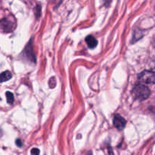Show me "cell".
<instances>
[{
	"label": "cell",
	"instance_id": "cell-9",
	"mask_svg": "<svg viewBox=\"0 0 155 155\" xmlns=\"http://www.w3.org/2000/svg\"><path fill=\"white\" fill-rule=\"evenodd\" d=\"M21 141H20V139H18V140L16 141V144H17V145H18L19 147L21 146Z\"/></svg>",
	"mask_w": 155,
	"mask_h": 155
},
{
	"label": "cell",
	"instance_id": "cell-5",
	"mask_svg": "<svg viewBox=\"0 0 155 155\" xmlns=\"http://www.w3.org/2000/svg\"><path fill=\"white\" fill-rule=\"evenodd\" d=\"M86 42L87 43L88 46L90 48H94L98 44V41L96 40V39L93 36H88L86 38Z\"/></svg>",
	"mask_w": 155,
	"mask_h": 155
},
{
	"label": "cell",
	"instance_id": "cell-6",
	"mask_svg": "<svg viewBox=\"0 0 155 155\" xmlns=\"http://www.w3.org/2000/svg\"><path fill=\"white\" fill-rule=\"evenodd\" d=\"M12 77V74L10 71H7L5 72H3L2 74H0V83H2V82L8 81V80H10Z\"/></svg>",
	"mask_w": 155,
	"mask_h": 155
},
{
	"label": "cell",
	"instance_id": "cell-4",
	"mask_svg": "<svg viewBox=\"0 0 155 155\" xmlns=\"http://www.w3.org/2000/svg\"><path fill=\"white\" fill-rule=\"evenodd\" d=\"M14 24L10 20L4 18L0 21V30L3 32H10L13 30Z\"/></svg>",
	"mask_w": 155,
	"mask_h": 155
},
{
	"label": "cell",
	"instance_id": "cell-7",
	"mask_svg": "<svg viewBox=\"0 0 155 155\" xmlns=\"http://www.w3.org/2000/svg\"><path fill=\"white\" fill-rule=\"evenodd\" d=\"M6 98H7V101L9 104H12L14 101V95L11 92H6Z\"/></svg>",
	"mask_w": 155,
	"mask_h": 155
},
{
	"label": "cell",
	"instance_id": "cell-1",
	"mask_svg": "<svg viewBox=\"0 0 155 155\" xmlns=\"http://www.w3.org/2000/svg\"><path fill=\"white\" fill-rule=\"evenodd\" d=\"M150 94H151V92H150L149 89L144 85H136L132 90L133 96L134 97L135 99L139 100V101H144V100L148 98Z\"/></svg>",
	"mask_w": 155,
	"mask_h": 155
},
{
	"label": "cell",
	"instance_id": "cell-2",
	"mask_svg": "<svg viewBox=\"0 0 155 155\" xmlns=\"http://www.w3.org/2000/svg\"><path fill=\"white\" fill-rule=\"evenodd\" d=\"M139 80L145 84H154L155 72L151 71H145L139 75Z\"/></svg>",
	"mask_w": 155,
	"mask_h": 155
},
{
	"label": "cell",
	"instance_id": "cell-3",
	"mask_svg": "<svg viewBox=\"0 0 155 155\" xmlns=\"http://www.w3.org/2000/svg\"><path fill=\"white\" fill-rule=\"evenodd\" d=\"M113 124L114 126L116 127L117 130H123L126 127V124H127V121L125 120L124 117L120 116V115H115L114 117L113 120Z\"/></svg>",
	"mask_w": 155,
	"mask_h": 155
},
{
	"label": "cell",
	"instance_id": "cell-8",
	"mask_svg": "<svg viewBox=\"0 0 155 155\" xmlns=\"http://www.w3.org/2000/svg\"><path fill=\"white\" fill-rule=\"evenodd\" d=\"M31 154H39V151L37 149V148H33V150L31 151Z\"/></svg>",
	"mask_w": 155,
	"mask_h": 155
}]
</instances>
